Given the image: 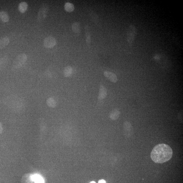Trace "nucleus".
<instances>
[{
	"mask_svg": "<svg viewBox=\"0 0 183 183\" xmlns=\"http://www.w3.org/2000/svg\"><path fill=\"white\" fill-rule=\"evenodd\" d=\"M0 19L4 23H7L9 21L10 17L7 12L1 11L0 12Z\"/></svg>",
	"mask_w": 183,
	"mask_h": 183,
	"instance_id": "9b49d317",
	"label": "nucleus"
},
{
	"mask_svg": "<svg viewBox=\"0 0 183 183\" xmlns=\"http://www.w3.org/2000/svg\"><path fill=\"white\" fill-rule=\"evenodd\" d=\"M33 182L35 183H44V180L41 176L38 175L32 176Z\"/></svg>",
	"mask_w": 183,
	"mask_h": 183,
	"instance_id": "a211bd4d",
	"label": "nucleus"
},
{
	"mask_svg": "<svg viewBox=\"0 0 183 183\" xmlns=\"http://www.w3.org/2000/svg\"><path fill=\"white\" fill-rule=\"evenodd\" d=\"M85 30L86 43L88 45H90L91 42L90 27L88 25H86L85 26Z\"/></svg>",
	"mask_w": 183,
	"mask_h": 183,
	"instance_id": "1a4fd4ad",
	"label": "nucleus"
},
{
	"mask_svg": "<svg viewBox=\"0 0 183 183\" xmlns=\"http://www.w3.org/2000/svg\"><path fill=\"white\" fill-rule=\"evenodd\" d=\"M120 115V111L117 109H115L111 112L110 114V117L112 120H117L119 117Z\"/></svg>",
	"mask_w": 183,
	"mask_h": 183,
	"instance_id": "ddd939ff",
	"label": "nucleus"
},
{
	"mask_svg": "<svg viewBox=\"0 0 183 183\" xmlns=\"http://www.w3.org/2000/svg\"><path fill=\"white\" fill-rule=\"evenodd\" d=\"M56 40L52 36H49L44 39V46L46 48H50L53 47L56 45Z\"/></svg>",
	"mask_w": 183,
	"mask_h": 183,
	"instance_id": "20e7f679",
	"label": "nucleus"
},
{
	"mask_svg": "<svg viewBox=\"0 0 183 183\" xmlns=\"http://www.w3.org/2000/svg\"><path fill=\"white\" fill-rule=\"evenodd\" d=\"M10 40L8 37H5L0 39V49L5 47L9 43Z\"/></svg>",
	"mask_w": 183,
	"mask_h": 183,
	"instance_id": "dca6fc26",
	"label": "nucleus"
},
{
	"mask_svg": "<svg viewBox=\"0 0 183 183\" xmlns=\"http://www.w3.org/2000/svg\"><path fill=\"white\" fill-rule=\"evenodd\" d=\"M73 31L75 34H79L81 32V26L80 24L77 22L74 23L72 26Z\"/></svg>",
	"mask_w": 183,
	"mask_h": 183,
	"instance_id": "f8f14e48",
	"label": "nucleus"
},
{
	"mask_svg": "<svg viewBox=\"0 0 183 183\" xmlns=\"http://www.w3.org/2000/svg\"><path fill=\"white\" fill-rule=\"evenodd\" d=\"M137 29L133 25L129 26L127 31V41L130 46L132 45L134 40L137 34Z\"/></svg>",
	"mask_w": 183,
	"mask_h": 183,
	"instance_id": "f03ea898",
	"label": "nucleus"
},
{
	"mask_svg": "<svg viewBox=\"0 0 183 183\" xmlns=\"http://www.w3.org/2000/svg\"><path fill=\"white\" fill-rule=\"evenodd\" d=\"M27 56L25 54H21L15 58L13 63V66L16 69L20 68L25 63Z\"/></svg>",
	"mask_w": 183,
	"mask_h": 183,
	"instance_id": "7ed1b4c3",
	"label": "nucleus"
},
{
	"mask_svg": "<svg viewBox=\"0 0 183 183\" xmlns=\"http://www.w3.org/2000/svg\"><path fill=\"white\" fill-rule=\"evenodd\" d=\"M28 8V4L26 2L23 1L19 4L18 9L20 12L24 13L26 12Z\"/></svg>",
	"mask_w": 183,
	"mask_h": 183,
	"instance_id": "9d476101",
	"label": "nucleus"
},
{
	"mask_svg": "<svg viewBox=\"0 0 183 183\" xmlns=\"http://www.w3.org/2000/svg\"><path fill=\"white\" fill-rule=\"evenodd\" d=\"M124 130L125 135L127 137H130L133 133V127L130 122H126L124 124Z\"/></svg>",
	"mask_w": 183,
	"mask_h": 183,
	"instance_id": "39448f33",
	"label": "nucleus"
},
{
	"mask_svg": "<svg viewBox=\"0 0 183 183\" xmlns=\"http://www.w3.org/2000/svg\"><path fill=\"white\" fill-rule=\"evenodd\" d=\"M73 73V69L70 66H68L64 68L63 73L64 76L68 77L71 76Z\"/></svg>",
	"mask_w": 183,
	"mask_h": 183,
	"instance_id": "2eb2a0df",
	"label": "nucleus"
},
{
	"mask_svg": "<svg viewBox=\"0 0 183 183\" xmlns=\"http://www.w3.org/2000/svg\"><path fill=\"white\" fill-rule=\"evenodd\" d=\"M32 176L30 173L24 174L22 176L21 179V183H33V181Z\"/></svg>",
	"mask_w": 183,
	"mask_h": 183,
	"instance_id": "0eeeda50",
	"label": "nucleus"
},
{
	"mask_svg": "<svg viewBox=\"0 0 183 183\" xmlns=\"http://www.w3.org/2000/svg\"><path fill=\"white\" fill-rule=\"evenodd\" d=\"M173 151L169 145L161 144L156 145L152 151L150 157L153 161L157 164H163L170 160Z\"/></svg>",
	"mask_w": 183,
	"mask_h": 183,
	"instance_id": "f257e3e1",
	"label": "nucleus"
},
{
	"mask_svg": "<svg viewBox=\"0 0 183 183\" xmlns=\"http://www.w3.org/2000/svg\"><path fill=\"white\" fill-rule=\"evenodd\" d=\"M3 127H2V125L0 122V134H1L3 133Z\"/></svg>",
	"mask_w": 183,
	"mask_h": 183,
	"instance_id": "6ab92c4d",
	"label": "nucleus"
},
{
	"mask_svg": "<svg viewBox=\"0 0 183 183\" xmlns=\"http://www.w3.org/2000/svg\"><path fill=\"white\" fill-rule=\"evenodd\" d=\"M99 183H106V182L105 180L104 179H101L99 181Z\"/></svg>",
	"mask_w": 183,
	"mask_h": 183,
	"instance_id": "aec40b11",
	"label": "nucleus"
},
{
	"mask_svg": "<svg viewBox=\"0 0 183 183\" xmlns=\"http://www.w3.org/2000/svg\"><path fill=\"white\" fill-rule=\"evenodd\" d=\"M104 75L105 77L113 83H116L118 81L117 76L114 73L109 71H105Z\"/></svg>",
	"mask_w": 183,
	"mask_h": 183,
	"instance_id": "423d86ee",
	"label": "nucleus"
},
{
	"mask_svg": "<svg viewBox=\"0 0 183 183\" xmlns=\"http://www.w3.org/2000/svg\"><path fill=\"white\" fill-rule=\"evenodd\" d=\"M64 10L66 11L69 13L72 12L75 9L74 5L70 2H67L64 6Z\"/></svg>",
	"mask_w": 183,
	"mask_h": 183,
	"instance_id": "4468645a",
	"label": "nucleus"
},
{
	"mask_svg": "<svg viewBox=\"0 0 183 183\" xmlns=\"http://www.w3.org/2000/svg\"><path fill=\"white\" fill-rule=\"evenodd\" d=\"M90 183H96V182L94 181H92Z\"/></svg>",
	"mask_w": 183,
	"mask_h": 183,
	"instance_id": "412c9836",
	"label": "nucleus"
},
{
	"mask_svg": "<svg viewBox=\"0 0 183 183\" xmlns=\"http://www.w3.org/2000/svg\"><path fill=\"white\" fill-rule=\"evenodd\" d=\"M46 103L49 107L52 108H55L56 106V102L52 97H49L47 99Z\"/></svg>",
	"mask_w": 183,
	"mask_h": 183,
	"instance_id": "f3484780",
	"label": "nucleus"
},
{
	"mask_svg": "<svg viewBox=\"0 0 183 183\" xmlns=\"http://www.w3.org/2000/svg\"><path fill=\"white\" fill-rule=\"evenodd\" d=\"M107 94V89L103 86H100L98 99L99 100L103 99L106 97Z\"/></svg>",
	"mask_w": 183,
	"mask_h": 183,
	"instance_id": "6e6552de",
	"label": "nucleus"
}]
</instances>
